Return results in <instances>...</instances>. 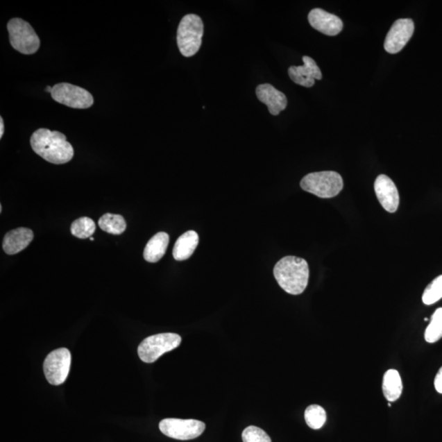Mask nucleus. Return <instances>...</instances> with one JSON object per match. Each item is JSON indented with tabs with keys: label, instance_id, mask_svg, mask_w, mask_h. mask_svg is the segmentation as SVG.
I'll return each instance as SVG.
<instances>
[{
	"label": "nucleus",
	"instance_id": "cd10ccee",
	"mask_svg": "<svg viewBox=\"0 0 442 442\" xmlns=\"http://www.w3.org/2000/svg\"><path fill=\"white\" fill-rule=\"evenodd\" d=\"M2 210H3L2 206H0V212H2Z\"/></svg>",
	"mask_w": 442,
	"mask_h": 442
},
{
	"label": "nucleus",
	"instance_id": "9d476101",
	"mask_svg": "<svg viewBox=\"0 0 442 442\" xmlns=\"http://www.w3.org/2000/svg\"><path fill=\"white\" fill-rule=\"evenodd\" d=\"M414 24L412 19L402 18L396 21L387 33L384 42V49L387 53H398L412 37Z\"/></svg>",
	"mask_w": 442,
	"mask_h": 442
},
{
	"label": "nucleus",
	"instance_id": "6e6552de",
	"mask_svg": "<svg viewBox=\"0 0 442 442\" xmlns=\"http://www.w3.org/2000/svg\"><path fill=\"white\" fill-rule=\"evenodd\" d=\"M71 362V352L67 348L54 350L47 355L44 362V372L50 384L58 386L66 381Z\"/></svg>",
	"mask_w": 442,
	"mask_h": 442
},
{
	"label": "nucleus",
	"instance_id": "f3484780",
	"mask_svg": "<svg viewBox=\"0 0 442 442\" xmlns=\"http://www.w3.org/2000/svg\"><path fill=\"white\" fill-rule=\"evenodd\" d=\"M198 243L199 237L195 231L186 232L177 239L174 248H173V257L176 261L188 260L194 254Z\"/></svg>",
	"mask_w": 442,
	"mask_h": 442
},
{
	"label": "nucleus",
	"instance_id": "f257e3e1",
	"mask_svg": "<svg viewBox=\"0 0 442 442\" xmlns=\"http://www.w3.org/2000/svg\"><path fill=\"white\" fill-rule=\"evenodd\" d=\"M31 145L36 154L56 165L69 162L74 156L72 145L61 132L40 128L31 135Z\"/></svg>",
	"mask_w": 442,
	"mask_h": 442
},
{
	"label": "nucleus",
	"instance_id": "f03ea898",
	"mask_svg": "<svg viewBox=\"0 0 442 442\" xmlns=\"http://www.w3.org/2000/svg\"><path fill=\"white\" fill-rule=\"evenodd\" d=\"M278 284L286 293L302 294L309 281V266L306 260L294 256L282 258L273 269Z\"/></svg>",
	"mask_w": 442,
	"mask_h": 442
},
{
	"label": "nucleus",
	"instance_id": "1a4fd4ad",
	"mask_svg": "<svg viewBox=\"0 0 442 442\" xmlns=\"http://www.w3.org/2000/svg\"><path fill=\"white\" fill-rule=\"evenodd\" d=\"M51 96L54 101L71 108L86 109L94 104L92 94L87 90L68 83L54 85Z\"/></svg>",
	"mask_w": 442,
	"mask_h": 442
},
{
	"label": "nucleus",
	"instance_id": "5701e85b",
	"mask_svg": "<svg viewBox=\"0 0 442 442\" xmlns=\"http://www.w3.org/2000/svg\"><path fill=\"white\" fill-rule=\"evenodd\" d=\"M442 298V275L431 282L423 291V303L427 306L439 302Z\"/></svg>",
	"mask_w": 442,
	"mask_h": 442
},
{
	"label": "nucleus",
	"instance_id": "412c9836",
	"mask_svg": "<svg viewBox=\"0 0 442 442\" xmlns=\"http://www.w3.org/2000/svg\"><path fill=\"white\" fill-rule=\"evenodd\" d=\"M305 419L307 425L312 430H320L327 420L325 409L318 405H312L305 411Z\"/></svg>",
	"mask_w": 442,
	"mask_h": 442
},
{
	"label": "nucleus",
	"instance_id": "4468645a",
	"mask_svg": "<svg viewBox=\"0 0 442 442\" xmlns=\"http://www.w3.org/2000/svg\"><path fill=\"white\" fill-rule=\"evenodd\" d=\"M256 94L259 101L266 105L269 112L273 116L280 115V113L285 110L288 106L286 95L271 84L259 85Z\"/></svg>",
	"mask_w": 442,
	"mask_h": 442
},
{
	"label": "nucleus",
	"instance_id": "b1692460",
	"mask_svg": "<svg viewBox=\"0 0 442 442\" xmlns=\"http://www.w3.org/2000/svg\"><path fill=\"white\" fill-rule=\"evenodd\" d=\"M244 442H271V437L262 428L250 426L241 434Z\"/></svg>",
	"mask_w": 442,
	"mask_h": 442
},
{
	"label": "nucleus",
	"instance_id": "423d86ee",
	"mask_svg": "<svg viewBox=\"0 0 442 442\" xmlns=\"http://www.w3.org/2000/svg\"><path fill=\"white\" fill-rule=\"evenodd\" d=\"M181 341V337L173 332L150 336L139 344V357L145 363H153L162 355L177 348Z\"/></svg>",
	"mask_w": 442,
	"mask_h": 442
},
{
	"label": "nucleus",
	"instance_id": "dca6fc26",
	"mask_svg": "<svg viewBox=\"0 0 442 442\" xmlns=\"http://www.w3.org/2000/svg\"><path fill=\"white\" fill-rule=\"evenodd\" d=\"M170 237L165 232H159L148 241L144 250L145 261L155 263L160 261L165 255L168 245H169Z\"/></svg>",
	"mask_w": 442,
	"mask_h": 442
},
{
	"label": "nucleus",
	"instance_id": "c85d7f7f",
	"mask_svg": "<svg viewBox=\"0 0 442 442\" xmlns=\"http://www.w3.org/2000/svg\"><path fill=\"white\" fill-rule=\"evenodd\" d=\"M90 240L94 241V239L92 238V237H91Z\"/></svg>",
	"mask_w": 442,
	"mask_h": 442
},
{
	"label": "nucleus",
	"instance_id": "aec40b11",
	"mask_svg": "<svg viewBox=\"0 0 442 442\" xmlns=\"http://www.w3.org/2000/svg\"><path fill=\"white\" fill-rule=\"evenodd\" d=\"M96 230L95 223L89 217H81L73 221L71 226V233L80 239L91 238Z\"/></svg>",
	"mask_w": 442,
	"mask_h": 442
},
{
	"label": "nucleus",
	"instance_id": "7ed1b4c3",
	"mask_svg": "<svg viewBox=\"0 0 442 442\" xmlns=\"http://www.w3.org/2000/svg\"><path fill=\"white\" fill-rule=\"evenodd\" d=\"M204 25L202 18L188 15L182 18L177 30V44L182 56H194L202 45Z\"/></svg>",
	"mask_w": 442,
	"mask_h": 442
},
{
	"label": "nucleus",
	"instance_id": "a878e982",
	"mask_svg": "<svg viewBox=\"0 0 442 442\" xmlns=\"http://www.w3.org/2000/svg\"><path fill=\"white\" fill-rule=\"evenodd\" d=\"M4 133V125L2 117H0V138H2Z\"/></svg>",
	"mask_w": 442,
	"mask_h": 442
},
{
	"label": "nucleus",
	"instance_id": "ddd939ff",
	"mask_svg": "<svg viewBox=\"0 0 442 442\" xmlns=\"http://www.w3.org/2000/svg\"><path fill=\"white\" fill-rule=\"evenodd\" d=\"M303 61V66L290 67L289 75L294 83L304 86V87L311 88L316 83V80L322 79V73L313 58L304 56Z\"/></svg>",
	"mask_w": 442,
	"mask_h": 442
},
{
	"label": "nucleus",
	"instance_id": "4be33fe9",
	"mask_svg": "<svg viewBox=\"0 0 442 442\" xmlns=\"http://www.w3.org/2000/svg\"><path fill=\"white\" fill-rule=\"evenodd\" d=\"M425 338L428 343H434L442 338V308H439L432 314L430 325L427 326Z\"/></svg>",
	"mask_w": 442,
	"mask_h": 442
},
{
	"label": "nucleus",
	"instance_id": "2eb2a0df",
	"mask_svg": "<svg viewBox=\"0 0 442 442\" xmlns=\"http://www.w3.org/2000/svg\"><path fill=\"white\" fill-rule=\"evenodd\" d=\"M34 239L33 231L27 228H17L4 236L3 249L8 255H15L28 247Z\"/></svg>",
	"mask_w": 442,
	"mask_h": 442
},
{
	"label": "nucleus",
	"instance_id": "39448f33",
	"mask_svg": "<svg viewBox=\"0 0 442 442\" xmlns=\"http://www.w3.org/2000/svg\"><path fill=\"white\" fill-rule=\"evenodd\" d=\"M8 31L11 45L17 51L30 56L38 51L40 40L33 27L21 18L8 22Z\"/></svg>",
	"mask_w": 442,
	"mask_h": 442
},
{
	"label": "nucleus",
	"instance_id": "9b49d317",
	"mask_svg": "<svg viewBox=\"0 0 442 442\" xmlns=\"http://www.w3.org/2000/svg\"><path fill=\"white\" fill-rule=\"evenodd\" d=\"M375 190L382 207L390 213L396 212L399 207L400 196L394 182L386 175L378 176L375 182Z\"/></svg>",
	"mask_w": 442,
	"mask_h": 442
},
{
	"label": "nucleus",
	"instance_id": "0eeeda50",
	"mask_svg": "<svg viewBox=\"0 0 442 442\" xmlns=\"http://www.w3.org/2000/svg\"><path fill=\"white\" fill-rule=\"evenodd\" d=\"M205 423L195 419L165 418L159 423V430L171 439L187 441L203 434Z\"/></svg>",
	"mask_w": 442,
	"mask_h": 442
},
{
	"label": "nucleus",
	"instance_id": "f8f14e48",
	"mask_svg": "<svg viewBox=\"0 0 442 442\" xmlns=\"http://www.w3.org/2000/svg\"><path fill=\"white\" fill-rule=\"evenodd\" d=\"M308 21L314 29L329 36L339 35L343 28V22L339 17L321 8L312 9L309 13Z\"/></svg>",
	"mask_w": 442,
	"mask_h": 442
},
{
	"label": "nucleus",
	"instance_id": "a211bd4d",
	"mask_svg": "<svg viewBox=\"0 0 442 442\" xmlns=\"http://www.w3.org/2000/svg\"><path fill=\"white\" fill-rule=\"evenodd\" d=\"M402 381L399 372L396 370L387 371L382 380V391L385 398L389 402H396L402 396Z\"/></svg>",
	"mask_w": 442,
	"mask_h": 442
},
{
	"label": "nucleus",
	"instance_id": "393cba45",
	"mask_svg": "<svg viewBox=\"0 0 442 442\" xmlns=\"http://www.w3.org/2000/svg\"><path fill=\"white\" fill-rule=\"evenodd\" d=\"M434 386L437 393L442 394V367L435 377Z\"/></svg>",
	"mask_w": 442,
	"mask_h": 442
},
{
	"label": "nucleus",
	"instance_id": "20e7f679",
	"mask_svg": "<svg viewBox=\"0 0 442 442\" xmlns=\"http://www.w3.org/2000/svg\"><path fill=\"white\" fill-rule=\"evenodd\" d=\"M302 189L321 198L336 197L343 188V178L335 171L314 172L303 178Z\"/></svg>",
	"mask_w": 442,
	"mask_h": 442
},
{
	"label": "nucleus",
	"instance_id": "6ab92c4d",
	"mask_svg": "<svg viewBox=\"0 0 442 442\" xmlns=\"http://www.w3.org/2000/svg\"><path fill=\"white\" fill-rule=\"evenodd\" d=\"M100 229L108 234L119 235L126 230V222L124 217L116 214L107 213L99 219Z\"/></svg>",
	"mask_w": 442,
	"mask_h": 442
},
{
	"label": "nucleus",
	"instance_id": "bb28decb",
	"mask_svg": "<svg viewBox=\"0 0 442 442\" xmlns=\"http://www.w3.org/2000/svg\"><path fill=\"white\" fill-rule=\"evenodd\" d=\"M52 90H53V88H52V87H50V86H47L46 91H48V92H49L50 94H51V92H52Z\"/></svg>",
	"mask_w": 442,
	"mask_h": 442
}]
</instances>
